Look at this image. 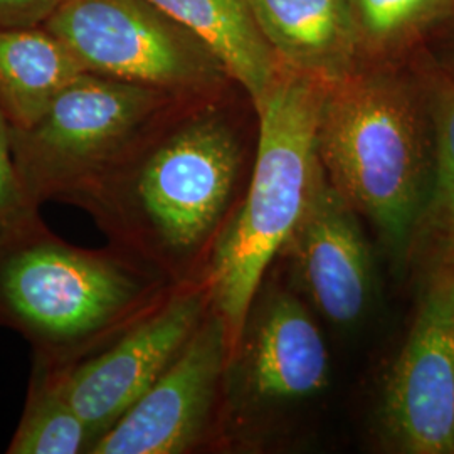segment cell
<instances>
[{
    "label": "cell",
    "instance_id": "obj_4",
    "mask_svg": "<svg viewBox=\"0 0 454 454\" xmlns=\"http://www.w3.org/2000/svg\"><path fill=\"white\" fill-rule=\"evenodd\" d=\"M162 90L82 73L29 130L14 133L24 197L80 195L162 103Z\"/></svg>",
    "mask_w": 454,
    "mask_h": 454
},
{
    "label": "cell",
    "instance_id": "obj_2",
    "mask_svg": "<svg viewBox=\"0 0 454 454\" xmlns=\"http://www.w3.org/2000/svg\"><path fill=\"white\" fill-rule=\"evenodd\" d=\"M326 82L283 66L256 106L260 144L249 189L215 241L206 279L211 309L226 325L229 360L241 343L266 270L283 251L322 170L318 121Z\"/></svg>",
    "mask_w": 454,
    "mask_h": 454
},
{
    "label": "cell",
    "instance_id": "obj_8",
    "mask_svg": "<svg viewBox=\"0 0 454 454\" xmlns=\"http://www.w3.org/2000/svg\"><path fill=\"white\" fill-rule=\"evenodd\" d=\"M209 309L206 285L177 293L106 352L54 380L95 441L162 377Z\"/></svg>",
    "mask_w": 454,
    "mask_h": 454
},
{
    "label": "cell",
    "instance_id": "obj_20",
    "mask_svg": "<svg viewBox=\"0 0 454 454\" xmlns=\"http://www.w3.org/2000/svg\"><path fill=\"white\" fill-rule=\"evenodd\" d=\"M439 261H441V266H442L444 270H451V271H454V239L441 246Z\"/></svg>",
    "mask_w": 454,
    "mask_h": 454
},
{
    "label": "cell",
    "instance_id": "obj_16",
    "mask_svg": "<svg viewBox=\"0 0 454 454\" xmlns=\"http://www.w3.org/2000/svg\"><path fill=\"white\" fill-rule=\"evenodd\" d=\"M434 135V184L422 229L427 227L439 246L454 239V80L441 78L429 99Z\"/></svg>",
    "mask_w": 454,
    "mask_h": 454
},
{
    "label": "cell",
    "instance_id": "obj_5",
    "mask_svg": "<svg viewBox=\"0 0 454 454\" xmlns=\"http://www.w3.org/2000/svg\"><path fill=\"white\" fill-rule=\"evenodd\" d=\"M90 73L157 90H192L223 67L150 0H65L44 22Z\"/></svg>",
    "mask_w": 454,
    "mask_h": 454
},
{
    "label": "cell",
    "instance_id": "obj_7",
    "mask_svg": "<svg viewBox=\"0 0 454 454\" xmlns=\"http://www.w3.org/2000/svg\"><path fill=\"white\" fill-rule=\"evenodd\" d=\"M380 434L392 451L454 454V271L422 294L406 341L384 382Z\"/></svg>",
    "mask_w": 454,
    "mask_h": 454
},
{
    "label": "cell",
    "instance_id": "obj_15",
    "mask_svg": "<svg viewBox=\"0 0 454 454\" xmlns=\"http://www.w3.org/2000/svg\"><path fill=\"white\" fill-rule=\"evenodd\" d=\"M93 439L56 382L39 392L11 444L14 454H74Z\"/></svg>",
    "mask_w": 454,
    "mask_h": 454
},
{
    "label": "cell",
    "instance_id": "obj_17",
    "mask_svg": "<svg viewBox=\"0 0 454 454\" xmlns=\"http://www.w3.org/2000/svg\"><path fill=\"white\" fill-rule=\"evenodd\" d=\"M454 0H356L364 31L375 41L392 43L446 14Z\"/></svg>",
    "mask_w": 454,
    "mask_h": 454
},
{
    "label": "cell",
    "instance_id": "obj_18",
    "mask_svg": "<svg viewBox=\"0 0 454 454\" xmlns=\"http://www.w3.org/2000/svg\"><path fill=\"white\" fill-rule=\"evenodd\" d=\"M9 135V125L0 112V229L14 219L19 207L26 202L17 177L16 165L12 162V144Z\"/></svg>",
    "mask_w": 454,
    "mask_h": 454
},
{
    "label": "cell",
    "instance_id": "obj_1",
    "mask_svg": "<svg viewBox=\"0 0 454 454\" xmlns=\"http://www.w3.org/2000/svg\"><path fill=\"white\" fill-rule=\"evenodd\" d=\"M318 159L332 187L379 232L397 261L421 232L434 184V138L419 99L386 74L326 82Z\"/></svg>",
    "mask_w": 454,
    "mask_h": 454
},
{
    "label": "cell",
    "instance_id": "obj_10",
    "mask_svg": "<svg viewBox=\"0 0 454 454\" xmlns=\"http://www.w3.org/2000/svg\"><path fill=\"white\" fill-rule=\"evenodd\" d=\"M357 215L322 168L283 247L313 307L337 326L360 322L372 301V256Z\"/></svg>",
    "mask_w": 454,
    "mask_h": 454
},
{
    "label": "cell",
    "instance_id": "obj_12",
    "mask_svg": "<svg viewBox=\"0 0 454 454\" xmlns=\"http://www.w3.org/2000/svg\"><path fill=\"white\" fill-rule=\"evenodd\" d=\"M249 5L281 65L325 80L350 71L354 19L348 0H249Z\"/></svg>",
    "mask_w": 454,
    "mask_h": 454
},
{
    "label": "cell",
    "instance_id": "obj_3",
    "mask_svg": "<svg viewBox=\"0 0 454 454\" xmlns=\"http://www.w3.org/2000/svg\"><path fill=\"white\" fill-rule=\"evenodd\" d=\"M239 167L236 135L223 120L200 116L167 137L130 179L101 180L80 199L162 260L184 262L223 224Z\"/></svg>",
    "mask_w": 454,
    "mask_h": 454
},
{
    "label": "cell",
    "instance_id": "obj_14",
    "mask_svg": "<svg viewBox=\"0 0 454 454\" xmlns=\"http://www.w3.org/2000/svg\"><path fill=\"white\" fill-rule=\"evenodd\" d=\"M86 67L65 43L39 27H0V112L11 131H26Z\"/></svg>",
    "mask_w": 454,
    "mask_h": 454
},
{
    "label": "cell",
    "instance_id": "obj_19",
    "mask_svg": "<svg viewBox=\"0 0 454 454\" xmlns=\"http://www.w3.org/2000/svg\"><path fill=\"white\" fill-rule=\"evenodd\" d=\"M65 0H0V27H39Z\"/></svg>",
    "mask_w": 454,
    "mask_h": 454
},
{
    "label": "cell",
    "instance_id": "obj_13",
    "mask_svg": "<svg viewBox=\"0 0 454 454\" xmlns=\"http://www.w3.org/2000/svg\"><path fill=\"white\" fill-rule=\"evenodd\" d=\"M209 49L247 91L254 106L275 84L283 65L261 33L249 0H150Z\"/></svg>",
    "mask_w": 454,
    "mask_h": 454
},
{
    "label": "cell",
    "instance_id": "obj_11",
    "mask_svg": "<svg viewBox=\"0 0 454 454\" xmlns=\"http://www.w3.org/2000/svg\"><path fill=\"white\" fill-rule=\"evenodd\" d=\"M227 371L249 403L285 406L309 401L328 387L330 357L305 303L293 293L276 292L258 313H249Z\"/></svg>",
    "mask_w": 454,
    "mask_h": 454
},
{
    "label": "cell",
    "instance_id": "obj_9",
    "mask_svg": "<svg viewBox=\"0 0 454 454\" xmlns=\"http://www.w3.org/2000/svg\"><path fill=\"white\" fill-rule=\"evenodd\" d=\"M224 320L212 309L162 377L91 444L95 454H176L202 439L229 364Z\"/></svg>",
    "mask_w": 454,
    "mask_h": 454
},
{
    "label": "cell",
    "instance_id": "obj_6",
    "mask_svg": "<svg viewBox=\"0 0 454 454\" xmlns=\"http://www.w3.org/2000/svg\"><path fill=\"white\" fill-rule=\"evenodd\" d=\"M140 294L142 285L123 264L65 244H31L0 270V298L11 315L52 341L97 333Z\"/></svg>",
    "mask_w": 454,
    "mask_h": 454
}]
</instances>
